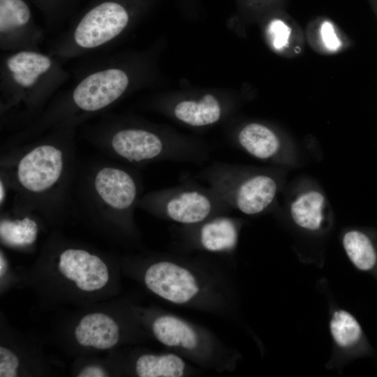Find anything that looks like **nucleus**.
Listing matches in <instances>:
<instances>
[{
	"instance_id": "nucleus-21",
	"label": "nucleus",
	"mask_w": 377,
	"mask_h": 377,
	"mask_svg": "<svg viewBox=\"0 0 377 377\" xmlns=\"http://www.w3.org/2000/svg\"><path fill=\"white\" fill-rule=\"evenodd\" d=\"M320 35L327 49L331 51H335L339 47L341 43L331 22L325 21L322 24Z\"/></svg>"
},
{
	"instance_id": "nucleus-20",
	"label": "nucleus",
	"mask_w": 377,
	"mask_h": 377,
	"mask_svg": "<svg viewBox=\"0 0 377 377\" xmlns=\"http://www.w3.org/2000/svg\"><path fill=\"white\" fill-rule=\"evenodd\" d=\"M268 30L276 49H281L288 44L291 29L284 22L280 20L272 21Z\"/></svg>"
},
{
	"instance_id": "nucleus-18",
	"label": "nucleus",
	"mask_w": 377,
	"mask_h": 377,
	"mask_svg": "<svg viewBox=\"0 0 377 377\" xmlns=\"http://www.w3.org/2000/svg\"><path fill=\"white\" fill-rule=\"evenodd\" d=\"M330 332L335 342L341 347L354 345L362 334L358 322L350 313L343 310L333 313L330 321Z\"/></svg>"
},
{
	"instance_id": "nucleus-11",
	"label": "nucleus",
	"mask_w": 377,
	"mask_h": 377,
	"mask_svg": "<svg viewBox=\"0 0 377 377\" xmlns=\"http://www.w3.org/2000/svg\"><path fill=\"white\" fill-rule=\"evenodd\" d=\"M193 366L174 352L147 353L135 362V369L140 377H184L194 374Z\"/></svg>"
},
{
	"instance_id": "nucleus-7",
	"label": "nucleus",
	"mask_w": 377,
	"mask_h": 377,
	"mask_svg": "<svg viewBox=\"0 0 377 377\" xmlns=\"http://www.w3.org/2000/svg\"><path fill=\"white\" fill-rule=\"evenodd\" d=\"M89 188L98 207L131 220L137 207L141 184L136 175L119 165H103L90 176Z\"/></svg>"
},
{
	"instance_id": "nucleus-8",
	"label": "nucleus",
	"mask_w": 377,
	"mask_h": 377,
	"mask_svg": "<svg viewBox=\"0 0 377 377\" xmlns=\"http://www.w3.org/2000/svg\"><path fill=\"white\" fill-rule=\"evenodd\" d=\"M239 228L237 219L228 214H221L197 224L182 226V238L192 249L228 254L237 245Z\"/></svg>"
},
{
	"instance_id": "nucleus-9",
	"label": "nucleus",
	"mask_w": 377,
	"mask_h": 377,
	"mask_svg": "<svg viewBox=\"0 0 377 377\" xmlns=\"http://www.w3.org/2000/svg\"><path fill=\"white\" fill-rule=\"evenodd\" d=\"M128 22V13L121 5L102 3L83 17L75 29L74 38L82 47H96L118 36Z\"/></svg>"
},
{
	"instance_id": "nucleus-6",
	"label": "nucleus",
	"mask_w": 377,
	"mask_h": 377,
	"mask_svg": "<svg viewBox=\"0 0 377 377\" xmlns=\"http://www.w3.org/2000/svg\"><path fill=\"white\" fill-rule=\"evenodd\" d=\"M232 209L247 215L265 211L273 202L278 185L263 172L247 173L228 163L215 161L198 175Z\"/></svg>"
},
{
	"instance_id": "nucleus-12",
	"label": "nucleus",
	"mask_w": 377,
	"mask_h": 377,
	"mask_svg": "<svg viewBox=\"0 0 377 377\" xmlns=\"http://www.w3.org/2000/svg\"><path fill=\"white\" fill-rule=\"evenodd\" d=\"M177 119L194 127L214 124L222 116V108L217 98L207 94L200 100H184L179 102L173 109Z\"/></svg>"
},
{
	"instance_id": "nucleus-17",
	"label": "nucleus",
	"mask_w": 377,
	"mask_h": 377,
	"mask_svg": "<svg viewBox=\"0 0 377 377\" xmlns=\"http://www.w3.org/2000/svg\"><path fill=\"white\" fill-rule=\"evenodd\" d=\"M38 225L29 216L22 219H3L0 223L1 239L12 246L32 244L36 239Z\"/></svg>"
},
{
	"instance_id": "nucleus-1",
	"label": "nucleus",
	"mask_w": 377,
	"mask_h": 377,
	"mask_svg": "<svg viewBox=\"0 0 377 377\" xmlns=\"http://www.w3.org/2000/svg\"><path fill=\"white\" fill-rule=\"evenodd\" d=\"M70 148L45 142L3 158L1 175L17 193L16 207H52L61 200L70 179Z\"/></svg>"
},
{
	"instance_id": "nucleus-16",
	"label": "nucleus",
	"mask_w": 377,
	"mask_h": 377,
	"mask_svg": "<svg viewBox=\"0 0 377 377\" xmlns=\"http://www.w3.org/2000/svg\"><path fill=\"white\" fill-rule=\"evenodd\" d=\"M343 245L350 261L359 269L369 270L375 265L374 248L364 233L357 230L346 232L343 238Z\"/></svg>"
},
{
	"instance_id": "nucleus-2",
	"label": "nucleus",
	"mask_w": 377,
	"mask_h": 377,
	"mask_svg": "<svg viewBox=\"0 0 377 377\" xmlns=\"http://www.w3.org/2000/svg\"><path fill=\"white\" fill-rule=\"evenodd\" d=\"M197 262L170 256L151 263L144 274L147 288L170 304L214 313L228 311V289Z\"/></svg>"
},
{
	"instance_id": "nucleus-15",
	"label": "nucleus",
	"mask_w": 377,
	"mask_h": 377,
	"mask_svg": "<svg viewBox=\"0 0 377 377\" xmlns=\"http://www.w3.org/2000/svg\"><path fill=\"white\" fill-rule=\"evenodd\" d=\"M323 202L324 197L318 191H310L300 195L290 207L294 222L303 228L318 229L323 220Z\"/></svg>"
},
{
	"instance_id": "nucleus-23",
	"label": "nucleus",
	"mask_w": 377,
	"mask_h": 377,
	"mask_svg": "<svg viewBox=\"0 0 377 377\" xmlns=\"http://www.w3.org/2000/svg\"><path fill=\"white\" fill-rule=\"evenodd\" d=\"M9 185L6 179L1 175L0 179V205L2 207L6 201Z\"/></svg>"
},
{
	"instance_id": "nucleus-10",
	"label": "nucleus",
	"mask_w": 377,
	"mask_h": 377,
	"mask_svg": "<svg viewBox=\"0 0 377 377\" xmlns=\"http://www.w3.org/2000/svg\"><path fill=\"white\" fill-rule=\"evenodd\" d=\"M128 84V77L121 70L110 68L86 77L73 94L75 105L86 112L103 109L118 99Z\"/></svg>"
},
{
	"instance_id": "nucleus-19",
	"label": "nucleus",
	"mask_w": 377,
	"mask_h": 377,
	"mask_svg": "<svg viewBox=\"0 0 377 377\" xmlns=\"http://www.w3.org/2000/svg\"><path fill=\"white\" fill-rule=\"evenodd\" d=\"M30 15V10L22 0H0L1 33L24 25Z\"/></svg>"
},
{
	"instance_id": "nucleus-24",
	"label": "nucleus",
	"mask_w": 377,
	"mask_h": 377,
	"mask_svg": "<svg viewBox=\"0 0 377 377\" xmlns=\"http://www.w3.org/2000/svg\"><path fill=\"white\" fill-rule=\"evenodd\" d=\"M17 376V369L9 368L8 369L1 377H15Z\"/></svg>"
},
{
	"instance_id": "nucleus-4",
	"label": "nucleus",
	"mask_w": 377,
	"mask_h": 377,
	"mask_svg": "<svg viewBox=\"0 0 377 377\" xmlns=\"http://www.w3.org/2000/svg\"><path fill=\"white\" fill-rule=\"evenodd\" d=\"M105 149L114 158L135 165L159 161L201 164L209 159L212 151L198 141L135 127L116 131Z\"/></svg>"
},
{
	"instance_id": "nucleus-13",
	"label": "nucleus",
	"mask_w": 377,
	"mask_h": 377,
	"mask_svg": "<svg viewBox=\"0 0 377 377\" xmlns=\"http://www.w3.org/2000/svg\"><path fill=\"white\" fill-rule=\"evenodd\" d=\"M237 141L247 153L261 160L274 158L280 147L276 135L268 127L258 123L244 126L239 131Z\"/></svg>"
},
{
	"instance_id": "nucleus-14",
	"label": "nucleus",
	"mask_w": 377,
	"mask_h": 377,
	"mask_svg": "<svg viewBox=\"0 0 377 377\" xmlns=\"http://www.w3.org/2000/svg\"><path fill=\"white\" fill-rule=\"evenodd\" d=\"M7 66L20 85L29 87L51 66L49 57L34 52L22 51L8 59Z\"/></svg>"
},
{
	"instance_id": "nucleus-5",
	"label": "nucleus",
	"mask_w": 377,
	"mask_h": 377,
	"mask_svg": "<svg viewBox=\"0 0 377 377\" xmlns=\"http://www.w3.org/2000/svg\"><path fill=\"white\" fill-rule=\"evenodd\" d=\"M137 207L182 226L199 223L232 208L210 186L188 179L179 185L142 195Z\"/></svg>"
},
{
	"instance_id": "nucleus-3",
	"label": "nucleus",
	"mask_w": 377,
	"mask_h": 377,
	"mask_svg": "<svg viewBox=\"0 0 377 377\" xmlns=\"http://www.w3.org/2000/svg\"><path fill=\"white\" fill-rule=\"evenodd\" d=\"M151 330L165 347L203 369L219 372L232 369L234 355L212 332L171 313L154 318Z\"/></svg>"
},
{
	"instance_id": "nucleus-25",
	"label": "nucleus",
	"mask_w": 377,
	"mask_h": 377,
	"mask_svg": "<svg viewBox=\"0 0 377 377\" xmlns=\"http://www.w3.org/2000/svg\"><path fill=\"white\" fill-rule=\"evenodd\" d=\"M6 261H5V258L3 257V255L2 254V252H1V257H0V274H1V276H2V275L4 273V271H5V269H6Z\"/></svg>"
},
{
	"instance_id": "nucleus-22",
	"label": "nucleus",
	"mask_w": 377,
	"mask_h": 377,
	"mask_svg": "<svg viewBox=\"0 0 377 377\" xmlns=\"http://www.w3.org/2000/svg\"><path fill=\"white\" fill-rule=\"evenodd\" d=\"M106 372L100 367L89 366L81 371L79 377H103L107 376Z\"/></svg>"
}]
</instances>
